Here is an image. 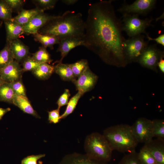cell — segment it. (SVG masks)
<instances>
[{
	"label": "cell",
	"mask_w": 164,
	"mask_h": 164,
	"mask_svg": "<svg viewBox=\"0 0 164 164\" xmlns=\"http://www.w3.org/2000/svg\"><path fill=\"white\" fill-rule=\"evenodd\" d=\"M112 1L90 5L82 40L84 46L110 64L124 66V43L121 21L116 16Z\"/></svg>",
	"instance_id": "1"
},
{
	"label": "cell",
	"mask_w": 164,
	"mask_h": 164,
	"mask_svg": "<svg viewBox=\"0 0 164 164\" xmlns=\"http://www.w3.org/2000/svg\"><path fill=\"white\" fill-rule=\"evenodd\" d=\"M85 30V22L82 14L67 11L62 15L52 20L38 32L53 36L60 40L74 38L82 39Z\"/></svg>",
	"instance_id": "2"
},
{
	"label": "cell",
	"mask_w": 164,
	"mask_h": 164,
	"mask_svg": "<svg viewBox=\"0 0 164 164\" xmlns=\"http://www.w3.org/2000/svg\"><path fill=\"white\" fill-rule=\"evenodd\" d=\"M111 149L124 153L135 150L138 142L132 131L131 126L118 124L106 128L102 134Z\"/></svg>",
	"instance_id": "3"
},
{
	"label": "cell",
	"mask_w": 164,
	"mask_h": 164,
	"mask_svg": "<svg viewBox=\"0 0 164 164\" xmlns=\"http://www.w3.org/2000/svg\"><path fill=\"white\" fill-rule=\"evenodd\" d=\"M84 149L85 154L92 159L108 162L111 159L113 151L103 135L99 133L93 132L86 137Z\"/></svg>",
	"instance_id": "4"
},
{
	"label": "cell",
	"mask_w": 164,
	"mask_h": 164,
	"mask_svg": "<svg viewBox=\"0 0 164 164\" xmlns=\"http://www.w3.org/2000/svg\"><path fill=\"white\" fill-rule=\"evenodd\" d=\"M152 18L141 19L137 14H125L121 21L122 30L125 31L129 37H134L144 33L146 29L151 26Z\"/></svg>",
	"instance_id": "5"
},
{
	"label": "cell",
	"mask_w": 164,
	"mask_h": 164,
	"mask_svg": "<svg viewBox=\"0 0 164 164\" xmlns=\"http://www.w3.org/2000/svg\"><path fill=\"white\" fill-rule=\"evenodd\" d=\"M145 36L140 35L126 39L123 54L126 63L137 62L144 51L149 45V41H145Z\"/></svg>",
	"instance_id": "6"
},
{
	"label": "cell",
	"mask_w": 164,
	"mask_h": 164,
	"mask_svg": "<svg viewBox=\"0 0 164 164\" xmlns=\"http://www.w3.org/2000/svg\"><path fill=\"white\" fill-rule=\"evenodd\" d=\"M131 127L138 143L145 144L153 139L152 120L144 118H139Z\"/></svg>",
	"instance_id": "7"
},
{
	"label": "cell",
	"mask_w": 164,
	"mask_h": 164,
	"mask_svg": "<svg viewBox=\"0 0 164 164\" xmlns=\"http://www.w3.org/2000/svg\"><path fill=\"white\" fill-rule=\"evenodd\" d=\"M164 57V52L156 45H148L139 57L137 62L144 67L156 70L160 59Z\"/></svg>",
	"instance_id": "8"
},
{
	"label": "cell",
	"mask_w": 164,
	"mask_h": 164,
	"mask_svg": "<svg viewBox=\"0 0 164 164\" xmlns=\"http://www.w3.org/2000/svg\"><path fill=\"white\" fill-rule=\"evenodd\" d=\"M156 2L155 0H137L130 5L124 3L118 11L123 15H145L154 8Z\"/></svg>",
	"instance_id": "9"
},
{
	"label": "cell",
	"mask_w": 164,
	"mask_h": 164,
	"mask_svg": "<svg viewBox=\"0 0 164 164\" xmlns=\"http://www.w3.org/2000/svg\"><path fill=\"white\" fill-rule=\"evenodd\" d=\"M59 16L50 15L44 12H40L23 26L24 33L27 35H34L38 33L39 30L49 22Z\"/></svg>",
	"instance_id": "10"
},
{
	"label": "cell",
	"mask_w": 164,
	"mask_h": 164,
	"mask_svg": "<svg viewBox=\"0 0 164 164\" xmlns=\"http://www.w3.org/2000/svg\"><path fill=\"white\" fill-rule=\"evenodd\" d=\"M97 76L90 70L89 67L72 82L77 90L83 94L90 91L94 86L97 80Z\"/></svg>",
	"instance_id": "11"
},
{
	"label": "cell",
	"mask_w": 164,
	"mask_h": 164,
	"mask_svg": "<svg viewBox=\"0 0 164 164\" xmlns=\"http://www.w3.org/2000/svg\"><path fill=\"white\" fill-rule=\"evenodd\" d=\"M23 72L19 63L14 60L0 69V76L5 82L10 83L21 80Z\"/></svg>",
	"instance_id": "12"
},
{
	"label": "cell",
	"mask_w": 164,
	"mask_h": 164,
	"mask_svg": "<svg viewBox=\"0 0 164 164\" xmlns=\"http://www.w3.org/2000/svg\"><path fill=\"white\" fill-rule=\"evenodd\" d=\"M144 145L153 156L156 164H164V140L152 139Z\"/></svg>",
	"instance_id": "13"
},
{
	"label": "cell",
	"mask_w": 164,
	"mask_h": 164,
	"mask_svg": "<svg viewBox=\"0 0 164 164\" xmlns=\"http://www.w3.org/2000/svg\"><path fill=\"white\" fill-rule=\"evenodd\" d=\"M91 159L86 154L73 153L65 155L59 164H107Z\"/></svg>",
	"instance_id": "14"
},
{
	"label": "cell",
	"mask_w": 164,
	"mask_h": 164,
	"mask_svg": "<svg viewBox=\"0 0 164 164\" xmlns=\"http://www.w3.org/2000/svg\"><path fill=\"white\" fill-rule=\"evenodd\" d=\"M9 44L10 49L14 59L17 62L19 63L23 61L29 56V47L20 39H15Z\"/></svg>",
	"instance_id": "15"
},
{
	"label": "cell",
	"mask_w": 164,
	"mask_h": 164,
	"mask_svg": "<svg viewBox=\"0 0 164 164\" xmlns=\"http://www.w3.org/2000/svg\"><path fill=\"white\" fill-rule=\"evenodd\" d=\"M57 52L60 53L61 58L58 63H61L63 58L73 49L79 46H84V42L81 39L68 38L61 40Z\"/></svg>",
	"instance_id": "16"
},
{
	"label": "cell",
	"mask_w": 164,
	"mask_h": 164,
	"mask_svg": "<svg viewBox=\"0 0 164 164\" xmlns=\"http://www.w3.org/2000/svg\"><path fill=\"white\" fill-rule=\"evenodd\" d=\"M6 32V43L18 38L24 33L23 26L12 21L11 19L4 22Z\"/></svg>",
	"instance_id": "17"
},
{
	"label": "cell",
	"mask_w": 164,
	"mask_h": 164,
	"mask_svg": "<svg viewBox=\"0 0 164 164\" xmlns=\"http://www.w3.org/2000/svg\"><path fill=\"white\" fill-rule=\"evenodd\" d=\"M43 12L44 11L38 7L29 10L22 9L18 15L11 19L23 26L28 23L36 15Z\"/></svg>",
	"instance_id": "18"
},
{
	"label": "cell",
	"mask_w": 164,
	"mask_h": 164,
	"mask_svg": "<svg viewBox=\"0 0 164 164\" xmlns=\"http://www.w3.org/2000/svg\"><path fill=\"white\" fill-rule=\"evenodd\" d=\"M12 103L25 113L36 118H40V117L32 108L26 96L15 95Z\"/></svg>",
	"instance_id": "19"
},
{
	"label": "cell",
	"mask_w": 164,
	"mask_h": 164,
	"mask_svg": "<svg viewBox=\"0 0 164 164\" xmlns=\"http://www.w3.org/2000/svg\"><path fill=\"white\" fill-rule=\"evenodd\" d=\"M54 72L59 75L64 80L72 82L76 79L69 64L58 63L56 65L54 66Z\"/></svg>",
	"instance_id": "20"
},
{
	"label": "cell",
	"mask_w": 164,
	"mask_h": 164,
	"mask_svg": "<svg viewBox=\"0 0 164 164\" xmlns=\"http://www.w3.org/2000/svg\"><path fill=\"white\" fill-rule=\"evenodd\" d=\"M35 40L41 43L43 46L51 49H53L55 44H59L60 39L56 36L46 34H42L38 32L33 35Z\"/></svg>",
	"instance_id": "21"
},
{
	"label": "cell",
	"mask_w": 164,
	"mask_h": 164,
	"mask_svg": "<svg viewBox=\"0 0 164 164\" xmlns=\"http://www.w3.org/2000/svg\"><path fill=\"white\" fill-rule=\"evenodd\" d=\"M54 66L46 63H41L32 71L38 78L41 80L48 79L54 72Z\"/></svg>",
	"instance_id": "22"
},
{
	"label": "cell",
	"mask_w": 164,
	"mask_h": 164,
	"mask_svg": "<svg viewBox=\"0 0 164 164\" xmlns=\"http://www.w3.org/2000/svg\"><path fill=\"white\" fill-rule=\"evenodd\" d=\"M15 95L10 83L5 82L0 87V101L12 103Z\"/></svg>",
	"instance_id": "23"
},
{
	"label": "cell",
	"mask_w": 164,
	"mask_h": 164,
	"mask_svg": "<svg viewBox=\"0 0 164 164\" xmlns=\"http://www.w3.org/2000/svg\"><path fill=\"white\" fill-rule=\"evenodd\" d=\"M31 57L34 60L40 63L50 64L53 61L46 48L43 46L39 47L37 51L32 54Z\"/></svg>",
	"instance_id": "24"
},
{
	"label": "cell",
	"mask_w": 164,
	"mask_h": 164,
	"mask_svg": "<svg viewBox=\"0 0 164 164\" xmlns=\"http://www.w3.org/2000/svg\"><path fill=\"white\" fill-rule=\"evenodd\" d=\"M14 60L10 49L9 44L7 43L0 51V69L7 66Z\"/></svg>",
	"instance_id": "25"
},
{
	"label": "cell",
	"mask_w": 164,
	"mask_h": 164,
	"mask_svg": "<svg viewBox=\"0 0 164 164\" xmlns=\"http://www.w3.org/2000/svg\"><path fill=\"white\" fill-rule=\"evenodd\" d=\"M83 94L82 92L78 91L76 94L70 98L67 104L65 111L60 116V119L64 118L73 112L80 98Z\"/></svg>",
	"instance_id": "26"
},
{
	"label": "cell",
	"mask_w": 164,
	"mask_h": 164,
	"mask_svg": "<svg viewBox=\"0 0 164 164\" xmlns=\"http://www.w3.org/2000/svg\"><path fill=\"white\" fill-rule=\"evenodd\" d=\"M153 137L164 140V121L155 119L152 120Z\"/></svg>",
	"instance_id": "27"
},
{
	"label": "cell",
	"mask_w": 164,
	"mask_h": 164,
	"mask_svg": "<svg viewBox=\"0 0 164 164\" xmlns=\"http://www.w3.org/2000/svg\"><path fill=\"white\" fill-rule=\"evenodd\" d=\"M138 156L141 164H156L153 156L144 145L138 153Z\"/></svg>",
	"instance_id": "28"
},
{
	"label": "cell",
	"mask_w": 164,
	"mask_h": 164,
	"mask_svg": "<svg viewBox=\"0 0 164 164\" xmlns=\"http://www.w3.org/2000/svg\"><path fill=\"white\" fill-rule=\"evenodd\" d=\"M69 64L76 78L80 76L89 67L88 61L85 59H81Z\"/></svg>",
	"instance_id": "29"
},
{
	"label": "cell",
	"mask_w": 164,
	"mask_h": 164,
	"mask_svg": "<svg viewBox=\"0 0 164 164\" xmlns=\"http://www.w3.org/2000/svg\"><path fill=\"white\" fill-rule=\"evenodd\" d=\"M12 11L5 0H0V19L4 22L12 19Z\"/></svg>",
	"instance_id": "30"
},
{
	"label": "cell",
	"mask_w": 164,
	"mask_h": 164,
	"mask_svg": "<svg viewBox=\"0 0 164 164\" xmlns=\"http://www.w3.org/2000/svg\"><path fill=\"white\" fill-rule=\"evenodd\" d=\"M118 164H141L138 158V153L135 150L125 155Z\"/></svg>",
	"instance_id": "31"
},
{
	"label": "cell",
	"mask_w": 164,
	"mask_h": 164,
	"mask_svg": "<svg viewBox=\"0 0 164 164\" xmlns=\"http://www.w3.org/2000/svg\"><path fill=\"white\" fill-rule=\"evenodd\" d=\"M22 69L23 72L32 71L41 63L34 60L31 56H28L23 61Z\"/></svg>",
	"instance_id": "32"
},
{
	"label": "cell",
	"mask_w": 164,
	"mask_h": 164,
	"mask_svg": "<svg viewBox=\"0 0 164 164\" xmlns=\"http://www.w3.org/2000/svg\"><path fill=\"white\" fill-rule=\"evenodd\" d=\"M57 1L56 0H36L34 2L38 5V8L44 11L46 10L53 9Z\"/></svg>",
	"instance_id": "33"
},
{
	"label": "cell",
	"mask_w": 164,
	"mask_h": 164,
	"mask_svg": "<svg viewBox=\"0 0 164 164\" xmlns=\"http://www.w3.org/2000/svg\"><path fill=\"white\" fill-rule=\"evenodd\" d=\"M10 83L15 95L26 96L25 88L21 80Z\"/></svg>",
	"instance_id": "34"
},
{
	"label": "cell",
	"mask_w": 164,
	"mask_h": 164,
	"mask_svg": "<svg viewBox=\"0 0 164 164\" xmlns=\"http://www.w3.org/2000/svg\"><path fill=\"white\" fill-rule=\"evenodd\" d=\"M5 2L12 9V12L14 11L18 12L21 11L22 8L24 3V1L22 0H5Z\"/></svg>",
	"instance_id": "35"
},
{
	"label": "cell",
	"mask_w": 164,
	"mask_h": 164,
	"mask_svg": "<svg viewBox=\"0 0 164 164\" xmlns=\"http://www.w3.org/2000/svg\"><path fill=\"white\" fill-rule=\"evenodd\" d=\"M70 95L69 90L68 89H65L64 92L60 96L57 102L58 106V108L60 109L61 107L67 105Z\"/></svg>",
	"instance_id": "36"
},
{
	"label": "cell",
	"mask_w": 164,
	"mask_h": 164,
	"mask_svg": "<svg viewBox=\"0 0 164 164\" xmlns=\"http://www.w3.org/2000/svg\"><path fill=\"white\" fill-rule=\"evenodd\" d=\"M45 156V154H40L27 156L22 160L21 164H37L38 160Z\"/></svg>",
	"instance_id": "37"
},
{
	"label": "cell",
	"mask_w": 164,
	"mask_h": 164,
	"mask_svg": "<svg viewBox=\"0 0 164 164\" xmlns=\"http://www.w3.org/2000/svg\"><path fill=\"white\" fill-rule=\"evenodd\" d=\"M60 109H57L48 111V120L50 123L56 124L59 122L60 119Z\"/></svg>",
	"instance_id": "38"
},
{
	"label": "cell",
	"mask_w": 164,
	"mask_h": 164,
	"mask_svg": "<svg viewBox=\"0 0 164 164\" xmlns=\"http://www.w3.org/2000/svg\"><path fill=\"white\" fill-rule=\"evenodd\" d=\"M147 38L149 41L153 40L155 41L158 44L162 45L163 46H164V34H162L156 38H152L150 37L149 34L146 33V34Z\"/></svg>",
	"instance_id": "39"
},
{
	"label": "cell",
	"mask_w": 164,
	"mask_h": 164,
	"mask_svg": "<svg viewBox=\"0 0 164 164\" xmlns=\"http://www.w3.org/2000/svg\"><path fill=\"white\" fill-rule=\"evenodd\" d=\"M163 57L161 58L157 64V66H158L159 69L161 71L164 73V60L163 59Z\"/></svg>",
	"instance_id": "40"
},
{
	"label": "cell",
	"mask_w": 164,
	"mask_h": 164,
	"mask_svg": "<svg viewBox=\"0 0 164 164\" xmlns=\"http://www.w3.org/2000/svg\"><path fill=\"white\" fill-rule=\"evenodd\" d=\"M10 110L11 109L10 108H0V120L2 119V117L6 113Z\"/></svg>",
	"instance_id": "41"
},
{
	"label": "cell",
	"mask_w": 164,
	"mask_h": 164,
	"mask_svg": "<svg viewBox=\"0 0 164 164\" xmlns=\"http://www.w3.org/2000/svg\"><path fill=\"white\" fill-rule=\"evenodd\" d=\"M77 0H63L62 2L67 5H71L75 4L78 2Z\"/></svg>",
	"instance_id": "42"
},
{
	"label": "cell",
	"mask_w": 164,
	"mask_h": 164,
	"mask_svg": "<svg viewBox=\"0 0 164 164\" xmlns=\"http://www.w3.org/2000/svg\"><path fill=\"white\" fill-rule=\"evenodd\" d=\"M5 82L3 80L1 77L0 76V87L5 83Z\"/></svg>",
	"instance_id": "43"
},
{
	"label": "cell",
	"mask_w": 164,
	"mask_h": 164,
	"mask_svg": "<svg viewBox=\"0 0 164 164\" xmlns=\"http://www.w3.org/2000/svg\"><path fill=\"white\" fill-rule=\"evenodd\" d=\"M38 164H43V162L40 161H39L38 162Z\"/></svg>",
	"instance_id": "44"
},
{
	"label": "cell",
	"mask_w": 164,
	"mask_h": 164,
	"mask_svg": "<svg viewBox=\"0 0 164 164\" xmlns=\"http://www.w3.org/2000/svg\"><path fill=\"white\" fill-rule=\"evenodd\" d=\"M1 25V24H0V26Z\"/></svg>",
	"instance_id": "45"
}]
</instances>
